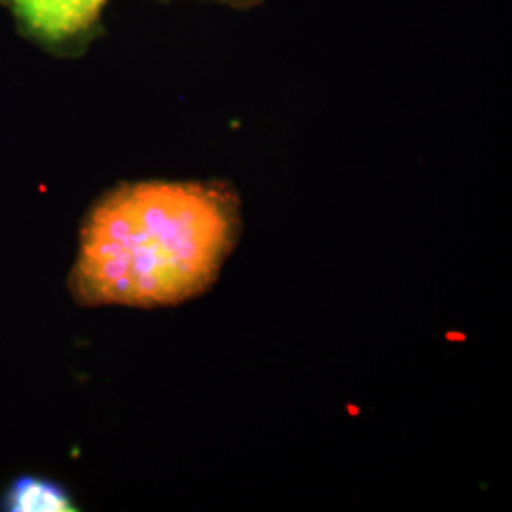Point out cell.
<instances>
[{"label":"cell","mask_w":512,"mask_h":512,"mask_svg":"<svg viewBox=\"0 0 512 512\" xmlns=\"http://www.w3.org/2000/svg\"><path fill=\"white\" fill-rule=\"evenodd\" d=\"M238 234V200L222 184L116 188L84 224L74 294L92 306L181 304L215 281Z\"/></svg>","instance_id":"cell-1"},{"label":"cell","mask_w":512,"mask_h":512,"mask_svg":"<svg viewBox=\"0 0 512 512\" xmlns=\"http://www.w3.org/2000/svg\"><path fill=\"white\" fill-rule=\"evenodd\" d=\"M19 18L50 40L73 37L88 29L107 0H12Z\"/></svg>","instance_id":"cell-2"},{"label":"cell","mask_w":512,"mask_h":512,"mask_svg":"<svg viewBox=\"0 0 512 512\" xmlns=\"http://www.w3.org/2000/svg\"><path fill=\"white\" fill-rule=\"evenodd\" d=\"M6 509L16 512H69L76 507L61 486L44 478L23 476L6 495Z\"/></svg>","instance_id":"cell-3"}]
</instances>
